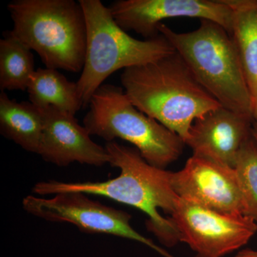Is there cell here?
<instances>
[{"instance_id": "6da1fadb", "label": "cell", "mask_w": 257, "mask_h": 257, "mask_svg": "<svg viewBox=\"0 0 257 257\" xmlns=\"http://www.w3.org/2000/svg\"><path fill=\"white\" fill-rule=\"evenodd\" d=\"M109 164L119 168L118 177L103 182H64L48 180L37 182L32 192L37 195H55L81 192L101 196L115 202L137 208L148 216L146 226L166 246L180 242L178 230L170 217L161 215L160 209L172 214L179 197L172 182V172L154 167L142 157L136 148L106 143Z\"/></svg>"}, {"instance_id": "7a4b0ae2", "label": "cell", "mask_w": 257, "mask_h": 257, "mask_svg": "<svg viewBox=\"0 0 257 257\" xmlns=\"http://www.w3.org/2000/svg\"><path fill=\"white\" fill-rule=\"evenodd\" d=\"M121 82L135 107L178 135L184 143L196 119L221 106L176 51L124 69Z\"/></svg>"}, {"instance_id": "3957f363", "label": "cell", "mask_w": 257, "mask_h": 257, "mask_svg": "<svg viewBox=\"0 0 257 257\" xmlns=\"http://www.w3.org/2000/svg\"><path fill=\"white\" fill-rule=\"evenodd\" d=\"M158 31L222 107L252 117L253 99L239 55L224 28L202 20L194 31L178 33L164 23L159 25Z\"/></svg>"}, {"instance_id": "277c9868", "label": "cell", "mask_w": 257, "mask_h": 257, "mask_svg": "<svg viewBox=\"0 0 257 257\" xmlns=\"http://www.w3.org/2000/svg\"><path fill=\"white\" fill-rule=\"evenodd\" d=\"M8 9L13 32L38 54L46 68L82 72L87 24L79 1L15 0Z\"/></svg>"}, {"instance_id": "5b68a950", "label": "cell", "mask_w": 257, "mask_h": 257, "mask_svg": "<svg viewBox=\"0 0 257 257\" xmlns=\"http://www.w3.org/2000/svg\"><path fill=\"white\" fill-rule=\"evenodd\" d=\"M87 24L85 61L77 82L82 108L89 106L94 92L111 74L154 62L175 52L163 35L139 40L114 21L100 0H79Z\"/></svg>"}, {"instance_id": "8992f818", "label": "cell", "mask_w": 257, "mask_h": 257, "mask_svg": "<svg viewBox=\"0 0 257 257\" xmlns=\"http://www.w3.org/2000/svg\"><path fill=\"white\" fill-rule=\"evenodd\" d=\"M83 120L89 135L131 143L150 165L164 169L178 160L184 140L157 120L139 110L122 88L104 84L93 94Z\"/></svg>"}, {"instance_id": "52a82bcc", "label": "cell", "mask_w": 257, "mask_h": 257, "mask_svg": "<svg viewBox=\"0 0 257 257\" xmlns=\"http://www.w3.org/2000/svg\"><path fill=\"white\" fill-rule=\"evenodd\" d=\"M81 192L61 193L52 198L29 195L23 207L29 214L52 222L75 225L83 232L104 234L139 241L162 256L173 257L130 224L132 216L124 211L107 207Z\"/></svg>"}, {"instance_id": "ba28073f", "label": "cell", "mask_w": 257, "mask_h": 257, "mask_svg": "<svg viewBox=\"0 0 257 257\" xmlns=\"http://www.w3.org/2000/svg\"><path fill=\"white\" fill-rule=\"evenodd\" d=\"M170 218L180 241L203 257H222L239 249L257 231L250 216L223 214L181 198Z\"/></svg>"}, {"instance_id": "9c48e42d", "label": "cell", "mask_w": 257, "mask_h": 257, "mask_svg": "<svg viewBox=\"0 0 257 257\" xmlns=\"http://www.w3.org/2000/svg\"><path fill=\"white\" fill-rule=\"evenodd\" d=\"M109 9L120 28L145 40L159 36V25L175 18L210 20L231 34L233 10L228 0H118Z\"/></svg>"}, {"instance_id": "30bf717a", "label": "cell", "mask_w": 257, "mask_h": 257, "mask_svg": "<svg viewBox=\"0 0 257 257\" xmlns=\"http://www.w3.org/2000/svg\"><path fill=\"white\" fill-rule=\"evenodd\" d=\"M171 182L181 199L223 214L246 215V204L232 167L193 155L182 170L172 172Z\"/></svg>"}, {"instance_id": "8fae6325", "label": "cell", "mask_w": 257, "mask_h": 257, "mask_svg": "<svg viewBox=\"0 0 257 257\" xmlns=\"http://www.w3.org/2000/svg\"><path fill=\"white\" fill-rule=\"evenodd\" d=\"M40 109L44 126L38 155L45 162L59 167L74 162L96 167L109 164L105 147L93 141L74 114L52 106Z\"/></svg>"}, {"instance_id": "7c38bea8", "label": "cell", "mask_w": 257, "mask_h": 257, "mask_svg": "<svg viewBox=\"0 0 257 257\" xmlns=\"http://www.w3.org/2000/svg\"><path fill=\"white\" fill-rule=\"evenodd\" d=\"M253 118L220 107L196 119L185 142L193 155L234 168L240 150L251 136Z\"/></svg>"}, {"instance_id": "4fadbf2b", "label": "cell", "mask_w": 257, "mask_h": 257, "mask_svg": "<svg viewBox=\"0 0 257 257\" xmlns=\"http://www.w3.org/2000/svg\"><path fill=\"white\" fill-rule=\"evenodd\" d=\"M41 109L28 101L10 99L0 94V133L26 151L38 154L43 133Z\"/></svg>"}, {"instance_id": "5bb4252c", "label": "cell", "mask_w": 257, "mask_h": 257, "mask_svg": "<svg viewBox=\"0 0 257 257\" xmlns=\"http://www.w3.org/2000/svg\"><path fill=\"white\" fill-rule=\"evenodd\" d=\"M233 10L231 36L253 106L257 104V0H228Z\"/></svg>"}, {"instance_id": "9a60e30c", "label": "cell", "mask_w": 257, "mask_h": 257, "mask_svg": "<svg viewBox=\"0 0 257 257\" xmlns=\"http://www.w3.org/2000/svg\"><path fill=\"white\" fill-rule=\"evenodd\" d=\"M27 91L30 102L40 109L52 106L75 115L82 108L77 82H70L57 69H37Z\"/></svg>"}, {"instance_id": "2e32d148", "label": "cell", "mask_w": 257, "mask_h": 257, "mask_svg": "<svg viewBox=\"0 0 257 257\" xmlns=\"http://www.w3.org/2000/svg\"><path fill=\"white\" fill-rule=\"evenodd\" d=\"M35 71L31 49L13 30L3 32V38L0 40L1 90H27Z\"/></svg>"}, {"instance_id": "e0dca14e", "label": "cell", "mask_w": 257, "mask_h": 257, "mask_svg": "<svg viewBox=\"0 0 257 257\" xmlns=\"http://www.w3.org/2000/svg\"><path fill=\"white\" fill-rule=\"evenodd\" d=\"M234 169L246 204V215L257 222V147L252 134L241 147Z\"/></svg>"}, {"instance_id": "ac0fdd59", "label": "cell", "mask_w": 257, "mask_h": 257, "mask_svg": "<svg viewBox=\"0 0 257 257\" xmlns=\"http://www.w3.org/2000/svg\"><path fill=\"white\" fill-rule=\"evenodd\" d=\"M241 251H242L244 254L247 255V256L251 257H257V251H254V250L245 249L242 250Z\"/></svg>"}, {"instance_id": "d6986e66", "label": "cell", "mask_w": 257, "mask_h": 257, "mask_svg": "<svg viewBox=\"0 0 257 257\" xmlns=\"http://www.w3.org/2000/svg\"><path fill=\"white\" fill-rule=\"evenodd\" d=\"M251 134H252V137L253 140H254L255 143H256L257 147V125L253 123L252 131H251Z\"/></svg>"}, {"instance_id": "ffe728a7", "label": "cell", "mask_w": 257, "mask_h": 257, "mask_svg": "<svg viewBox=\"0 0 257 257\" xmlns=\"http://www.w3.org/2000/svg\"><path fill=\"white\" fill-rule=\"evenodd\" d=\"M252 117L253 123L257 125V104H254V106H253Z\"/></svg>"}, {"instance_id": "44dd1931", "label": "cell", "mask_w": 257, "mask_h": 257, "mask_svg": "<svg viewBox=\"0 0 257 257\" xmlns=\"http://www.w3.org/2000/svg\"><path fill=\"white\" fill-rule=\"evenodd\" d=\"M234 257H251V256H247V255L244 254V253H243L242 252V251H239V252L237 253V255H236V256H235Z\"/></svg>"}, {"instance_id": "7402d4cb", "label": "cell", "mask_w": 257, "mask_h": 257, "mask_svg": "<svg viewBox=\"0 0 257 257\" xmlns=\"http://www.w3.org/2000/svg\"><path fill=\"white\" fill-rule=\"evenodd\" d=\"M197 257H203V256H199V255H197Z\"/></svg>"}]
</instances>
